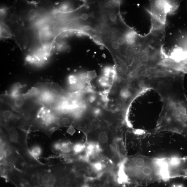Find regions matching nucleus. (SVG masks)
I'll return each instance as SVG.
<instances>
[{
    "instance_id": "obj_1",
    "label": "nucleus",
    "mask_w": 187,
    "mask_h": 187,
    "mask_svg": "<svg viewBox=\"0 0 187 187\" xmlns=\"http://www.w3.org/2000/svg\"><path fill=\"white\" fill-rule=\"evenodd\" d=\"M166 158H155L136 154L127 157L121 172L126 183L134 181L140 187H146L161 181H166Z\"/></svg>"
},
{
    "instance_id": "obj_2",
    "label": "nucleus",
    "mask_w": 187,
    "mask_h": 187,
    "mask_svg": "<svg viewBox=\"0 0 187 187\" xmlns=\"http://www.w3.org/2000/svg\"><path fill=\"white\" fill-rule=\"evenodd\" d=\"M162 101L163 106L154 132H172L187 139V97L185 92Z\"/></svg>"
},
{
    "instance_id": "obj_3",
    "label": "nucleus",
    "mask_w": 187,
    "mask_h": 187,
    "mask_svg": "<svg viewBox=\"0 0 187 187\" xmlns=\"http://www.w3.org/2000/svg\"><path fill=\"white\" fill-rule=\"evenodd\" d=\"M35 87L37 91L36 97L42 106L57 113L71 106L73 92H67L59 85L52 83H38Z\"/></svg>"
},
{
    "instance_id": "obj_4",
    "label": "nucleus",
    "mask_w": 187,
    "mask_h": 187,
    "mask_svg": "<svg viewBox=\"0 0 187 187\" xmlns=\"http://www.w3.org/2000/svg\"><path fill=\"white\" fill-rule=\"evenodd\" d=\"M1 99L27 119L34 116L42 106L38 102L34 87L24 94L13 95L6 92L1 95Z\"/></svg>"
},
{
    "instance_id": "obj_5",
    "label": "nucleus",
    "mask_w": 187,
    "mask_h": 187,
    "mask_svg": "<svg viewBox=\"0 0 187 187\" xmlns=\"http://www.w3.org/2000/svg\"><path fill=\"white\" fill-rule=\"evenodd\" d=\"M163 77L153 78L146 81L148 88L153 89L158 92L162 100L185 91L183 79H163Z\"/></svg>"
},
{
    "instance_id": "obj_6",
    "label": "nucleus",
    "mask_w": 187,
    "mask_h": 187,
    "mask_svg": "<svg viewBox=\"0 0 187 187\" xmlns=\"http://www.w3.org/2000/svg\"><path fill=\"white\" fill-rule=\"evenodd\" d=\"M151 3V10L149 13L151 17L165 24L167 13L164 1H152Z\"/></svg>"
},
{
    "instance_id": "obj_7",
    "label": "nucleus",
    "mask_w": 187,
    "mask_h": 187,
    "mask_svg": "<svg viewBox=\"0 0 187 187\" xmlns=\"http://www.w3.org/2000/svg\"><path fill=\"white\" fill-rule=\"evenodd\" d=\"M40 177L39 179L42 186L45 187H53L57 182V176L54 171L39 170Z\"/></svg>"
},
{
    "instance_id": "obj_8",
    "label": "nucleus",
    "mask_w": 187,
    "mask_h": 187,
    "mask_svg": "<svg viewBox=\"0 0 187 187\" xmlns=\"http://www.w3.org/2000/svg\"><path fill=\"white\" fill-rule=\"evenodd\" d=\"M1 38H8L12 37V34L10 32L8 27L3 22L2 20L1 21Z\"/></svg>"
},
{
    "instance_id": "obj_9",
    "label": "nucleus",
    "mask_w": 187,
    "mask_h": 187,
    "mask_svg": "<svg viewBox=\"0 0 187 187\" xmlns=\"http://www.w3.org/2000/svg\"><path fill=\"white\" fill-rule=\"evenodd\" d=\"M42 150L40 146L36 145L31 148L29 150V156L32 157L34 160H37L41 156Z\"/></svg>"
},
{
    "instance_id": "obj_10",
    "label": "nucleus",
    "mask_w": 187,
    "mask_h": 187,
    "mask_svg": "<svg viewBox=\"0 0 187 187\" xmlns=\"http://www.w3.org/2000/svg\"><path fill=\"white\" fill-rule=\"evenodd\" d=\"M137 34L134 31H130L127 32L125 36V42L129 45H133L135 42Z\"/></svg>"
},
{
    "instance_id": "obj_11",
    "label": "nucleus",
    "mask_w": 187,
    "mask_h": 187,
    "mask_svg": "<svg viewBox=\"0 0 187 187\" xmlns=\"http://www.w3.org/2000/svg\"><path fill=\"white\" fill-rule=\"evenodd\" d=\"M152 29L153 30H161L163 29L165 24L151 17Z\"/></svg>"
},
{
    "instance_id": "obj_12",
    "label": "nucleus",
    "mask_w": 187,
    "mask_h": 187,
    "mask_svg": "<svg viewBox=\"0 0 187 187\" xmlns=\"http://www.w3.org/2000/svg\"><path fill=\"white\" fill-rule=\"evenodd\" d=\"M23 87H24V85L21 84L20 83H17L14 86L11 92L8 93L10 95H17L20 94L19 93V92L20 89Z\"/></svg>"
},
{
    "instance_id": "obj_13",
    "label": "nucleus",
    "mask_w": 187,
    "mask_h": 187,
    "mask_svg": "<svg viewBox=\"0 0 187 187\" xmlns=\"http://www.w3.org/2000/svg\"><path fill=\"white\" fill-rule=\"evenodd\" d=\"M96 77L97 74L95 71H88L87 73V79L89 82Z\"/></svg>"
},
{
    "instance_id": "obj_14",
    "label": "nucleus",
    "mask_w": 187,
    "mask_h": 187,
    "mask_svg": "<svg viewBox=\"0 0 187 187\" xmlns=\"http://www.w3.org/2000/svg\"><path fill=\"white\" fill-rule=\"evenodd\" d=\"M53 149L54 150L57 151H60L61 149V143L60 142H58L54 143L52 146Z\"/></svg>"
},
{
    "instance_id": "obj_15",
    "label": "nucleus",
    "mask_w": 187,
    "mask_h": 187,
    "mask_svg": "<svg viewBox=\"0 0 187 187\" xmlns=\"http://www.w3.org/2000/svg\"><path fill=\"white\" fill-rule=\"evenodd\" d=\"M110 20L113 23H116L117 21V16L116 14L114 13H111L109 14Z\"/></svg>"
},
{
    "instance_id": "obj_16",
    "label": "nucleus",
    "mask_w": 187,
    "mask_h": 187,
    "mask_svg": "<svg viewBox=\"0 0 187 187\" xmlns=\"http://www.w3.org/2000/svg\"><path fill=\"white\" fill-rule=\"evenodd\" d=\"M116 41L120 45H123L126 42L125 38L123 37L118 38Z\"/></svg>"
},
{
    "instance_id": "obj_17",
    "label": "nucleus",
    "mask_w": 187,
    "mask_h": 187,
    "mask_svg": "<svg viewBox=\"0 0 187 187\" xmlns=\"http://www.w3.org/2000/svg\"><path fill=\"white\" fill-rule=\"evenodd\" d=\"M120 45L116 41L113 42L111 44V47L113 49L118 50L120 48Z\"/></svg>"
},
{
    "instance_id": "obj_18",
    "label": "nucleus",
    "mask_w": 187,
    "mask_h": 187,
    "mask_svg": "<svg viewBox=\"0 0 187 187\" xmlns=\"http://www.w3.org/2000/svg\"><path fill=\"white\" fill-rule=\"evenodd\" d=\"M89 15L88 14L85 13L83 14L80 16V19L83 21H86L89 18Z\"/></svg>"
},
{
    "instance_id": "obj_19",
    "label": "nucleus",
    "mask_w": 187,
    "mask_h": 187,
    "mask_svg": "<svg viewBox=\"0 0 187 187\" xmlns=\"http://www.w3.org/2000/svg\"><path fill=\"white\" fill-rule=\"evenodd\" d=\"M149 59V57L148 55H144L142 58V60L144 62H147Z\"/></svg>"
},
{
    "instance_id": "obj_20",
    "label": "nucleus",
    "mask_w": 187,
    "mask_h": 187,
    "mask_svg": "<svg viewBox=\"0 0 187 187\" xmlns=\"http://www.w3.org/2000/svg\"><path fill=\"white\" fill-rule=\"evenodd\" d=\"M84 29L85 31H89L92 29V28L90 26L86 25L85 27H84Z\"/></svg>"
},
{
    "instance_id": "obj_21",
    "label": "nucleus",
    "mask_w": 187,
    "mask_h": 187,
    "mask_svg": "<svg viewBox=\"0 0 187 187\" xmlns=\"http://www.w3.org/2000/svg\"><path fill=\"white\" fill-rule=\"evenodd\" d=\"M149 49L148 48L145 49L143 51V53H144V55H148V54L149 53Z\"/></svg>"
},
{
    "instance_id": "obj_22",
    "label": "nucleus",
    "mask_w": 187,
    "mask_h": 187,
    "mask_svg": "<svg viewBox=\"0 0 187 187\" xmlns=\"http://www.w3.org/2000/svg\"><path fill=\"white\" fill-rule=\"evenodd\" d=\"M81 187H90L88 184H85L83 185Z\"/></svg>"
}]
</instances>
